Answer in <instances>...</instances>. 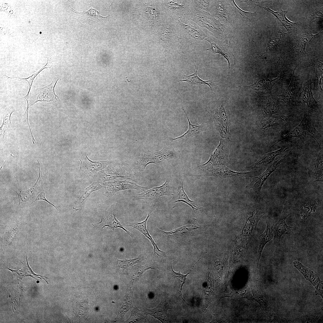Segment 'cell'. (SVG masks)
Segmentation results:
<instances>
[{
	"instance_id": "obj_1",
	"label": "cell",
	"mask_w": 323,
	"mask_h": 323,
	"mask_svg": "<svg viewBox=\"0 0 323 323\" xmlns=\"http://www.w3.org/2000/svg\"><path fill=\"white\" fill-rule=\"evenodd\" d=\"M230 100L229 98L221 97L211 102L209 110L213 118L216 129L221 138L228 139L230 136Z\"/></svg>"
},
{
	"instance_id": "obj_2",
	"label": "cell",
	"mask_w": 323,
	"mask_h": 323,
	"mask_svg": "<svg viewBox=\"0 0 323 323\" xmlns=\"http://www.w3.org/2000/svg\"><path fill=\"white\" fill-rule=\"evenodd\" d=\"M25 225L17 222L8 225H1L0 246L3 251L16 249L26 238Z\"/></svg>"
},
{
	"instance_id": "obj_3",
	"label": "cell",
	"mask_w": 323,
	"mask_h": 323,
	"mask_svg": "<svg viewBox=\"0 0 323 323\" xmlns=\"http://www.w3.org/2000/svg\"><path fill=\"white\" fill-rule=\"evenodd\" d=\"M179 36L180 50L194 47L207 37V35L197 26L186 25L180 20L176 21Z\"/></svg>"
},
{
	"instance_id": "obj_4",
	"label": "cell",
	"mask_w": 323,
	"mask_h": 323,
	"mask_svg": "<svg viewBox=\"0 0 323 323\" xmlns=\"http://www.w3.org/2000/svg\"><path fill=\"white\" fill-rule=\"evenodd\" d=\"M313 122L309 113L304 112L302 120L299 124L290 132L278 140L270 147L283 140L293 138H303L309 136L313 138L319 145L320 149L323 138L315 127Z\"/></svg>"
},
{
	"instance_id": "obj_5",
	"label": "cell",
	"mask_w": 323,
	"mask_h": 323,
	"mask_svg": "<svg viewBox=\"0 0 323 323\" xmlns=\"http://www.w3.org/2000/svg\"><path fill=\"white\" fill-rule=\"evenodd\" d=\"M59 78H54L49 85L42 88H36L33 86L30 92L29 106L33 105L38 102L51 103L56 105L61 104V102L56 95L54 89Z\"/></svg>"
},
{
	"instance_id": "obj_6",
	"label": "cell",
	"mask_w": 323,
	"mask_h": 323,
	"mask_svg": "<svg viewBox=\"0 0 323 323\" xmlns=\"http://www.w3.org/2000/svg\"><path fill=\"white\" fill-rule=\"evenodd\" d=\"M229 142L228 139L221 138L217 147L212 153L209 160L198 167L199 170L207 172L217 165H226L228 163L230 151Z\"/></svg>"
},
{
	"instance_id": "obj_7",
	"label": "cell",
	"mask_w": 323,
	"mask_h": 323,
	"mask_svg": "<svg viewBox=\"0 0 323 323\" xmlns=\"http://www.w3.org/2000/svg\"><path fill=\"white\" fill-rule=\"evenodd\" d=\"M96 177L100 183L122 178L136 182L134 173L124 164L111 165L100 171Z\"/></svg>"
},
{
	"instance_id": "obj_8",
	"label": "cell",
	"mask_w": 323,
	"mask_h": 323,
	"mask_svg": "<svg viewBox=\"0 0 323 323\" xmlns=\"http://www.w3.org/2000/svg\"><path fill=\"white\" fill-rule=\"evenodd\" d=\"M202 11H199L198 10L200 25L207 28L212 32L217 39L221 41H228L230 32L228 27L221 23L219 20L215 19L207 12Z\"/></svg>"
},
{
	"instance_id": "obj_9",
	"label": "cell",
	"mask_w": 323,
	"mask_h": 323,
	"mask_svg": "<svg viewBox=\"0 0 323 323\" xmlns=\"http://www.w3.org/2000/svg\"><path fill=\"white\" fill-rule=\"evenodd\" d=\"M165 4L170 17L176 21L189 20L194 7L193 0H169Z\"/></svg>"
},
{
	"instance_id": "obj_10",
	"label": "cell",
	"mask_w": 323,
	"mask_h": 323,
	"mask_svg": "<svg viewBox=\"0 0 323 323\" xmlns=\"http://www.w3.org/2000/svg\"><path fill=\"white\" fill-rule=\"evenodd\" d=\"M205 39L210 44L211 47L209 49L214 53L221 54L226 60L228 63V76H229L237 62L230 44L228 41H221L212 36L207 37Z\"/></svg>"
},
{
	"instance_id": "obj_11",
	"label": "cell",
	"mask_w": 323,
	"mask_h": 323,
	"mask_svg": "<svg viewBox=\"0 0 323 323\" xmlns=\"http://www.w3.org/2000/svg\"><path fill=\"white\" fill-rule=\"evenodd\" d=\"M163 27L160 36V42L163 48L170 51L180 50L179 36L176 21H171Z\"/></svg>"
},
{
	"instance_id": "obj_12",
	"label": "cell",
	"mask_w": 323,
	"mask_h": 323,
	"mask_svg": "<svg viewBox=\"0 0 323 323\" xmlns=\"http://www.w3.org/2000/svg\"><path fill=\"white\" fill-rule=\"evenodd\" d=\"M175 152L173 148L163 147L159 151L154 152L148 151L143 153L138 162L139 169L143 171L150 164H158L174 157Z\"/></svg>"
},
{
	"instance_id": "obj_13",
	"label": "cell",
	"mask_w": 323,
	"mask_h": 323,
	"mask_svg": "<svg viewBox=\"0 0 323 323\" xmlns=\"http://www.w3.org/2000/svg\"><path fill=\"white\" fill-rule=\"evenodd\" d=\"M176 190L171 179L169 177L162 185L144 190L140 194L131 196L130 198L132 200L154 199L162 196L173 195Z\"/></svg>"
},
{
	"instance_id": "obj_14",
	"label": "cell",
	"mask_w": 323,
	"mask_h": 323,
	"mask_svg": "<svg viewBox=\"0 0 323 323\" xmlns=\"http://www.w3.org/2000/svg\"><path fill=\"white\" fill-rule=\"evenodd\" d=\"M322 205V199L321 197H309L302 199L297 203L296 218L302 222H305L317 208Z\"/></svg>"
},
{
	"instance_id": "obj_15",
	"label": "cell",
	"mask_w": 323,
	"mask_h": 323,
	"mask_svg": "<svg viewBox=\"0 0 323 323\" xmlns=\"http://www.w3.org/2000/svg\"><path fill=\"white\" fill-rule=\"evenodd\" d=\"M79 160L80 164L79 172L83 178L89 176L96 177L100 171L113 163L111 161H92L88 158L86 154L83 155Z\"/></svg>"
},
{
	"instance_id": "obj_16",
	"label": "cell",
	"mask_w": 323,
	"mask_h": 323,
	"mask_svg": "<svg viewBox=\"0 0 323 323\" xmlns=\"http://www.w3.org/2000/svg\"><path fill=\"white\" fill-rule=\"evenodd\" d=\"M128 180L123 181L112 180L103 183L105 189V195L107 198L112 196L118 191L129 189L142 190L148 188L138 185L134 182Z\"/></svg>"
},
{
	"instance_id": "obj_17",
	"label": "cell",
	"mask_w": 323,
	"mask_h": 323,
	"mask_svg": "<svg viewBox=\"0 0 323 323\" xmlns=\"http://www.w3.org/2000/svg\"><path fill=\"white\" fill-rule=\"evenodd\" d=\"M281 79L278 77L271 80L267 78H262L256 80L254 83L249 86L241 85V87L245 91L256 93L259 97L271 95L273 86Z\"/></svg>"
},
{
	"instance_id": "obj_18",
	"label": "cell",
	"mask_w": 323,
	"mask_h": 323,
	"mask_svg": "<svg viewBox=\"0 0 323 323\" xmlns=\"http://www.w3.org/2000/svg\"><path fill=\"white\" fill-rule=\"evenodd\" d=\"M284 157H280L278 159L270 165L261 174L257 176L252 177V181L247 187L253 189L257 198L260 194L261 188L265 181L283 162Z\"/></svg>"
},
{
	"instance_id": "obj_19",
	"label": "cell",
	"mask_w": 323,
	"mask_h": 323,
	"mask_svg": "<svg viewBox=\"0 0 323 323\" xmlns=\"http://www.w3.org/2000/svg\"><path fill=\"white\" fill-rule=\"evenodd\" d=\"M297 66L290 77V85L284 89L281 95L278 96V99L283 100L290 106L295 102L296 96L301 87L298 77L295 76L294 75V71Z\"/></svg>"
},
{
	"instance_id": "obj_20",
	"label": "cell",
	"mask_w": 323,
	"mask_h": 323,
	"mask_svg": "<svg viewBox=\"0 0 323 323\" xmlns=\"http://www.w3.org/2000/svg\"><path fill=\"white\" fill-rule=\"evenodd\" d=\"M311 77L309 74L302 84L298 97V101L310 109H315L318 106L317 102L314 98L312 92Z\"/></svg>"
},
{
	"instance_id": "obj_21",
	"label": "cell",
	"mask_w": 323,
	"mask_h": 323,
	"mask_svg": "<svg viewBox=\"0 0 323 323\" xmlns=\"http://www.w3.org/2000/svg\"><path fill=\"white\" fill-rule=\"evenodd\" d=\"M193 223L188 224L172 231H165L158 229L162 234L173 239L184 240L198 231L200 228L196 219H193Z\"/></svg>"
},
{
	"instance_id": "obj_22",
	"label": "cell",
	"mask_w": 323,
	"mask_h": 323,
	"mask_svg": "<svg viewBox=\"0 0 323 323\" xmlns=\"http://www.w3.org/2000/svg\"><path fill=\"white\" fill-rule=\"evenodd\" d=\"M183 184V179L182 177H180L178 189L176 190L173 195V197L170 200L169 203L183 202L190 206L196 213L202 212L203 211V208L199 206L195 201L189 199L184 190Z\"/></svg>"
},
{
	"instance_id": "obj_23",
	"label": "cell",
	"mask_w": 323,
	"mask_h": 323,
	"mask_svg": "<svg viewBox=\"0 0 323 323\" xmlns=\"http://www.w3.org/2000/svg\"><path fill=\"white\" fill-rule=\"evenodd\" d=\"M289 214V208L286 202L278 221L273 226L275 232L274 240L276 242H279L281 237L283 234H289L293 233L292 228L288 226L286 222V219Z\"/></svg>"
},
{
	"instance_id": "obj_24",
	"label": "cell",
	"mask_w": 323,
	"mask_h": 323,
	"mask_svg": "<svg viewBox=\"0 0 323 323\" xmlns=\"http://www.w3.org/2000/svg\"><path fill=\"white\" fill-rule=\"evenodd\" d=\"M262 100V105L260 113L262 118L276 115L278 113L280 106L277 99L271 95L259 97Z\"/></svg>"
},
{
	"instance_id": "obj_25",
	"label": "cell",
	"mask_w": 323,
	"mask_h": 323,
	"mask_svg": "<svg viewBox=\"0 0 323 323\" xmlns=\"http://www.w3.org/2000/svg\"><path fill=\"white\" fill-rule=\"evenodd\" d=\"M320 150L316 159L308 168L309 176L313 182L323 181V152Z\"/></svg>"
},
{
	"instance_id": "obj_26",
	"label": "cell",
	"mask_w": 323,
	"mask_h": 323,
	"mask_svg": "<svg viewBox=\"0 0 323 323\" xmlns=\"http://www.w3.org/2000/svg\"><path fill=\"white\" fill-rule=\"evenodd\" d=\"M170 309L167 302L162 301L156 307L153 309L143 308L144 313L146 315H150L157 319L162 323H168L167 313L168 310Z\"/></svg>"
},
{
	"instance_id": "obj_27",
	"label": "cell",
	"mask_w": 323,
	"mask_h": 323,
	"mask_svg": "<svg viewBox=\"0 0 323 323\" xmlns=\"http://www.w3.org/2000/svg\"><path fill=\"white\" fill-rule=\"evenodd\" d=\"M266 227L265 231L259 237V244L258 250V263L259 261L262 252L265 245L273 238L274 223L269 217L266 220Z\"/></svg>"
},
{
	"instance_id": "obj_28",
	"label": "cell",
	"mask_w": 323,
	"mask_h": 323,
	"mask_svg": "<svg viewBox=\"0 0 323 323\" xmlns=\"http://www.w3.org/2000/svg\"><path fill=\"white\" fill-rule=\"evenodd\" d=\"M90 4L91 8L87 11H83L82 12H77L73 8L71 7L70 9L78 15L79 19L83 22H86L89 24L92 23L97 22L98 21L107 18L109 16L104 17L102 16L99 12L95 9H94L92 7L91 2Z\"/></svg>"
},
{
	"instance_id": "obj_29",
	"label": "cell",
	"mask_w": 323,
	"mask_h": 323,
	"mask_svg": "<svg viewBox=\"0 0 323 323\" xmlns=\"http://www.w3.org/2000/svg\"><path fill=\"white\" fill-rule=\"evenodd\" d=\"M183 110L188 121V128L187 131L183 135L176 138H172L173 140H178L182 141L187 140L207 130L208 127L207 124L204 123H202L200 125L192 124L188 117L185 110L183 109Z\"/></svg>"
},
{
	"instance_id": "obj_30",
	"label": "cell",
	"mask_w": 323,
	"mask_h": 323,
	"mask_svg": "<svg viewBox=\"0 0 323 323\" xmlns=\"http://www.w3.org/2000/svg\"><path fill=\"white\" fill-rule=\"evenodd\" d=\"M215 9L214 16L227 22L231 20L230 0H217Z\"/></svg>"
},
{
	"instance_id": "obj_31",
	"label": "cell",
	"mask_w": 323,
	"mask_h": 323,
	"mask_svg": "<svg viewBox=\"0 0 323 323\" xmlns=\"http://www.w3.org/2000/svg\"><path fill=\"white\" fill-rule=\"evenodd\" d=\"M288 148L287 146L283 145L276 151L264 154L259 160L250 166V167L258 168L267 166L273 161L277 156L283 155Z\"/></svg>"
},
{
	"instance_id": "obj_32",
	"label": "cell",
	"mask_w": 323,
	"mask_h": 323,
	"mask_svg": "<svg viewBox=\"0 0 323 323\" xmlns=\"http://www.w3.org/2000/svg\"><path fill=\"white\" fill-rule=\"evenodd\" d=\"M264 214L257 209L254 210L252 215L249 216L242 231L245 236L251 235L256 229L257 224Z\"/></svg>"
},
{
	"instance_id": "obj_33",
	"label": "cell",
	"mask_w": 323,
	"mask_h": 323,
	"mask_svg": "<svg viewBox=\"0 0 323 323\" xmlns=\"http://www.w3.org/2000/svg\"><path fill=\"white\" fill-rule=\"evenodd\" d=\"M115 204L113 205L110 209L106 213L105 219L102 220L104 225V227L108 226L112 229L119 228L122 229L132 238H133L132 234L128 231L123 226L116 218V212L114 208Z\"/></svg>"
},
{
	"instance_id": "obj_34",
	"label": "cell",
	"mask_w": 323,
	"mask_h": 323,
	"mask_svg": "<svg viewBox=\"0 0 323 323\" xmlns=\"http://www.w3.org/2000/svg\"><path fill=\"white\" fill-rule=\"evenodd\" d=\"M152 211L150 210V211L146 218L144 221L141 222H127V226H131L135 228L139 231L144 234L146 237L148 238L151 242L153 246L154 250L153 255L156 254L158 256H160L156 252V249L159 252H163L160 250L158 248L157 245L155 243L152 237L150 235L147 227V222L149 218L152 214Z\"/></svg>"
},
{
	"instance_id": "obj_35",
	"label": "cell",
	"mask_w": 323,
	"mask_h": 323,
	"mask_svg": "<svg viewBox=\"0 0 323 323\" xmlns=\"http://www.w3.org/2000/svg\"><path fill=\"white\" fill-rule=\"evenodd\" d=\"M199 260L194 264L190 272L186 275L182 274L180 273V272H176L174 271L173 269L171 262L170 266L169 267L170 275L173 282L176 292L177 295H179L182 298V299L187 304H188L187 302H186L182 297V287L183 284L185 283V280L187 279L186 278L187 276L191 271L192 269H193L195 264Z\"/></svg>"
},
{
	"instance_id": "obj_36",
	"label": "cell",
	"mask_w": 323,
	"mask_h": 323,
	"mask_svg": "<svg viewBox=\"0 0 323 323\" xmlns=\"http://www.w3.org/2000/svg\"><path fill=\"white\" fill-rule=\"evenodd\" d=\"M251 174V172H239L234 171L226 167L216 169L213 168L206 172L204 175L226 178L234 176H245Z\"/></svg>"
},
{
	"instance_id": "obj_37",
	"label": "cell",
	"mask_w": 323,
	"mask_h": 323,
	"mask_svg": "<svg viewBox=\"0 0 323 323\" xmlns=\"http://www.w3.org/2000/svg\"><path fill=\"white\" fill-rule=\"evenodd\" d=\"M158 265L152 260L147 261L144 266H136L132 270L130 278L131 285H134L141 278L143 274L147 270L152 269L156 271L158 269Z\"/></svg>"
},
{
	"instance_id": "obj_38",
	"label": "cell",
	"mask_w": 323,
	"mask_h": 323,
	"mask_svg": "<svg viewBox=\"0 0 323 323\" xmlns=\"http://www.w3.org/2000/svg\"><path fill=\"white\" fill-rule=\"evenodd\" d=\"M104 187L98 181L94 182L88 187L85 188L80 191L77 204L75 207H73V208L76 211L80 209V207L83 205L85 200L92 193Z\"/></svg>"
},
{
	"instance_id": "obj_39",
	"label": "cell",
	"mask_w": 323,
	"mask_h": 323,
	"mask_svg": "<svg viewBox=\"0 0 323 323\" xmlns=\"http://www.w3.org/2000/svg\"><path fill=\"white\" fill-rule=\"evenodd\" d=\"M311 66L312 67L316 78V80L314 83V88L317 89L319 93V97L322 96L323 89L321 86V83L323 78V63L320 62L318 59L312 61Z\"/></svg>"
},
{
	"instance_id": "obj_40",
	"label": "cell",
	"mask_w": 323,
	"mask_h": 323,
	"mask_svg": "<svg viewBox=\"0 0 323 323\" xmlns=\"http://www.w3.org/2000/svg\"><path fill=\"white\" fill-rule=\"evenodd\" d=\"M292 116L291 115H274L267 121L262 124L261 129L276 128L288 121Z\"/></svg>"
},
{
	"instance_id": "obj_41",
	"label": "cell",
	"mask_w": 323,
	"mask_h": 323,
	"mask_svg": "<svg viewBox=\"0 0 323 323\" xmlns=\"http://www.w3.org/2000/svg\"><path fill=\"white\" fill-rule=\"evenodd\" d=\"M265 10L268 11L274 15L278 21V26H284L288 31L286 28L287 26L291 25V23L295 24L289 20L286 17V14L287 11H283L281 9L278 10L277 12H275L270 9L268 7H263Z\"/></svg>"
},
{
	"instance_id": "obj_42",
	"label": "cell",
	"mask_w": 323,
	"mask_h": 323,
	"mask_svg": "<svg viewBox=\"0 0 323 323\" xmlns=\"http://www.w3.org/2000/svg\"><path fill=\"white\" fill-rule=\"evenodd\" d=\"M198 69L197 67L195 65L194 72L193 74L188 75L185 79L179 80L177 82L185 81L193 85L205 84L208 85L212 90L211 86L212 83V81L210 80L204 81L200 78L197 74Z\"/></svg>"
},
{
	"instance_id": "obj_43",
	"label": "cell",
	"mask_w": 323,
	"mask_h": 323,
	"mask_svg": "<svg viewBox=\"0 0 323 323\" xmlns=\"http://www.w3.org/2000/svg\"><path fill=\"white\" fill-rule=\"evenodd\" d=\"M46 57L48 59V60H47V63H46V64L44 66H43L39 70L37 71L36 72H35V73H34L33 74H32L29 77H28V78H21V77H8L5 74L4 75L7 78L19 79V81H22V80L23 81H23H27L28 83V86L29 87V90H28L27 95H29V93H30V92L31 89V88L32 85H33V81L34 80V79H35V78L45 68H51V67L47 66V65L48 63V59L46 57Z\"/></svg>"
},
{
	"instance_id": "obj_44",
	"label": "cell",
	"mask_w": 323,
	"mask_h": 323,
	"mask_svg": "<svg viewBox=\"0 0 323 323\" xmlns=\"http://www.w3.org/2000/svg\"><path fill=\"white\" fill-rule=\"evenodd\" d=\"M143 257L140 255L137 258L132 259H125L122 260L117 259V264L118 266L122 270L124 269L129 266H132L142 260Z\"/></svg>"
},
{
	"instance_id": "obj_45",
	"label": "cell",
	"mask_w": 323,
	"mask_h": 323,
	"mask_svg": "<svg viewBox=\"0 0 323 323\" xmlns=\"http://www.w3.org/2000/svg\"><path fill=\"white\" fill-rule=\"evenodd\" d=\"M307 35H305L302 32L300 33L297 36V41L295 46L291 51L293 50H297L301 53L306 54L305 48L308 43V40L305 37Z\"/></svg>"
},
{
	"instance_id": "obj_46",
	"label": "cell",
	"mask_w": 323,
	"mask_h": 323,
	"mask_svg": "<svg viewBox=\"0 0 323 323\" xmlns=\"http://www.w3.org/2000/svg\"><path fill=\"white\" fill-rule=\"evenodd\" d=\"M294 266L304 276L306 279L313 284V281L312 278H316V276L314 273L309 269L307 268L298 261H294L293 262Z\"/></svg>"
},
{
	"instance_id": "obj_47",
	"label": "cell",
	"mask_w": 323,
	"mask_h": 323,
	"mask_svg": "<svg viewBox=\"0 0 323 323\" xmlns=\"http://www.w3.org/2000/svg\"><path fill=\"white\" fill-rule=\"evenodd\" d=\"M146 317L142 311L137 309H134L131 311V315L127 322H146Z\"/></svg>"
},
{
	"instance_id": "obj_48",
	"label": "cell",
	"mask_w": 323,
	"mask_h": 323,
	"mask_svg": "<svg viewBox=\"0 0 323 323\" xmlns=\"http://www.w3.org/2000/svg\"><path fill=\"white\" fill-rule=\"evenodd\" d=\"M230 3L235 11L238 13L243 18L247 20H249L255 17L256 15V12L258 9L254 13L246 12L240 9L236 4L234 0H230Z\"/></svg>"
},
{
	"instance_id": "obj_49",
	"label": "cell",
	"mask_w": 323,
	"mask_h": 323,
	"mask_svg": "<svg viewBox=\"0 0 323 323\" xmlns=\"http://www.w3.org/2000/svg\"><path fill=\"white\" fill-rule=\"evenodd\" d=\"M132 307V295L131 294L128 295L124 301L123 304L120 312V317H123L125 313Z\"/></svg>"
},
{
	"instance_id": "obj_50",
	"label": "cell",
	"mask_w": 323,
	"mask_h": 323,
	"mask_svg": "<svg viewBox=\"0 0 323 323\" xmlns=\"http://www.w3.org/2000/svg\"><path fill=\"white\" fill-rule=\"evenodd\" d=\"M195 7L198 9L200 8L202 10L207 11L211 0H193Z\"/></svg>"
},
{
	"instance_id": "obj_51",
	"label": "cell",
	"mask_w": 323,
	"mask_h": 323,
	"mask_svg": "<svg viewBox=\"0 0 323 323\" xmlns=\"http://www.w3.org/2000/svg\"><path fill=\"white\" fill-rule=\"evenodd\" d=\"M269 1L267 0H240V3L244 2L249 6V7L255 8L256 7L259 6L261 7H263V4L268 2Z\"/></svg>"
},
{
	"instance_id": "obj_52",
	"label": "cell",
	"mask_w": 323,
	"mask_h": 323,
	"mask_svg": "<svg viewBox=\"0 0 323 323\" xmlns=\"http://www.w3.org/2000/svg\"><path fill=\"white\" fill-rule=\"evenodd\" d=\"M25 99L27 101V108L25 110V113H24V115H23L24 120L26 124H28V126L29 127V129H30V132H31V138H32V141L33 144H34V142L35 141V140L34 139V137L33 136V135H32V132H31V128H30V125H29V121H28V113H29V107H30L29 105V99L27 98V99Z\"/></svg>"
},
{
	"instance_id": "obj_53",
	"label": "cell",
	"mask_w": 323,
	"mask_h": 323,
	"mask_svg": "<svg viewBox=\"0 0 323 323\" xmlns=\"http://www.w3.org/2000/svg\"><path fill=\"white\" fill-rule=\"evenodd\" d=\"M39 200H43L47 202L49 204L53 205L54 207L56 209H58L56 206L51 203L46 199L45 197V193L44 192L40 193L39 195H37V196L35 198V200L33 201V202L35 201H36Z\"/></svg>"
},
{
	"instance_id": "obj_54",
	"label": "cell",
	"mask_w": 323,
	"mask_h": 323,
	"mask_svg": "<svg viewBox=\"0 0 323 323\" xmlns=\"http://www.w3.org/2000/svg\"><path fill=\"white\" fill-rule=\"evenodd\" d=\"M6 161H5V162H4V164H3L2 165V166H1V168H0V170H1V169L2 168V167H3V166L4 165V164H5V162Z\"/></svg>"
}]
</instances>
